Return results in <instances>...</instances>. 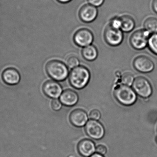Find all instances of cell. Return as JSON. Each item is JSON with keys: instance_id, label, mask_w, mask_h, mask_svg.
<instances>
[{"instance_id": "cell-25", "label": "cell", "mask_w": 157, "mask_h": 157, "mask_svg": "<svg viewBox=\"0 0 157 157\" xmlns=\"http://www.w3.org/2000/svg\"><path fill=\"white\" fill-rule=\"evenodd\" d=\"M96 152L102 155H105L107 152V148L106 147L103 145H98L96 147Z\"/></svg>"}, {"instance_id": "cell-10", "label": "cell", "mask_w": 157, "mask_h": 157, "mask_svg": "<svg viewBox=\"0 0 157 157\" xmlns=\"http://www.w3.org/2000/svg\"><path fill=\"white\" fill-rule=\"evenodd\" d=\"M134 67L138 71L143 73H147L153 70L154 64L151 59L145 56L137 57L133 62Z\"/></svg>"}, {"instance_id": "cell-9", "label": "cell", "mask_w": 157, "mask_h": 157, "mask_svg": "<svg viewBox=\"0 0 157 157\" xmlns=\"http://www.w3.org/2000/svg\"><path fill=\"white\" fill-rule=\"evenodd\" d=\"M94 40V36L91 31L85 28L78 30L74 35V41L77 45L85 47L90 45Z\"/></svg>"}, {"instance_id": "cell-19", "label": "cell", "mask_w": 157, "mask_h": 157, "mask_svg": "<svg viewBox=\"0 0 157 157\" xmlns=\"http://www.w3.org/2000/svg\"><path fill=\"white\" fill-rule=\"evenodd\" d=\"M148 45L150 49L157 55V33L153 34L149 37Z\"/></svg>"}, {"instance_id": "cell-28", "label": "cell", "mask_w": 157, "mask_h": 157, "mask_svg": "<svg viewBox=\"0 0 157 157\" xmlns=\"http://www.w3.org/2000/svg\"><path fill=\"white\" fill-rule=\"evenodd\" d=\"M90 157H104L103 155L98 153H93L92 155H91Z\"/></svg>"}, {"instance_id": "cell-16", "label": "cell", "mask_w": 157, "mask_h": 157, "mask_svg": "<svg viewBox=\"0 0 157 157\" xmlns=\"http://www.w3.org/2000/svg\"><path fill=\"white\" fill-rule=\"evenodd\" d=\"M121 27L123 32L128 33L133 30L135 26V22L133 18L128 15H123L120 17Z\"/></svg>"}, {"instance_id": "cell-29", "label": "cell", "mask_w": 157, "mask_h": 157, "mask_svg": "<svg viewBox=\"0 0 157 157\" xmlns=\"http://www.w3.org/2000/svg\"><path fill=\"white\" fill-rule=\"evenodd\" d=\"M56 1L59 3H67L71 1V0H56Z\"/></svg>"}, {"instance_id": "cell-4", "label": "cell", "mask_w": 157, "mask_h": 157, "mask_svg": "<svg viewBox=\"0 0 157 157\" xmlns=\"http://www.w3.org/2000/svg\"><path fill=\"white\" fill-rule=\"evenodd\" d=\"M132 86L135 92L143 98H148L152 94L151 85L149 81L144 77H137L134 80Z\"/></svg>"}, {"instance_id": "cell-30", "label": "cell", "mask_w": 157, "mask_h": 157, "mask_svg": "<svg viewBox=\"0 0 157 157\" xmlns=\"http://www.w3.org/2000/svg\"><path fill=\"white\" fill-rule=\"evenodd\" d=\"M156 142H157V138H156Z\"/></svg>"}, {"instance_id": "cell-13", "label": "cell", "mask_w": 157, "mask_h": 157, "mask_svg": "<svg viewBox=\"0 0 157 157\" xmlns=\"http://www.w3.org/2000/svg\"><path fill=\"white\" fill-rule=\"evenodd\" d=\"M69 119L72 125L78 127H81L85 125L88 122V115L82 109H76L71 112Z\"/></svg>"}, {"instance_id": "cell-17", "label": "cell", "mask_w": 157, "mask_h": 157, "mask_svg": "<svg viewBox=\"0 0 157 157\" xmlns=\"http://www.w3.org/2000/svg\"><path fill=\"white\" fill-rule=\"evenodd\" d=\"M82 55L84 58L88 61H93L97 58L98 51L93 45H90L85 47L82 50Z\"/></svg>"}, {"instance_id": "cell-1", "label": "cell", "mask_w": 157, "mask_h": 157, "mask_svg": "<svg viewBox=\"0 0 157 157\" xmlns=\"http://www.w3.org/2000/svg\"><path fill=\"white\" fill-rule=\"evenodd\" d=\"M90 73L84 66H78L71 70L69 74V82L76 89H83L89 83Z\"/></svg>"}, {"instance_id": "cell-14", "label": "cell", "mask_w": 157, "mask_h": 157, "mask_svg": "<svg viewBox=\"0 0 157 157\" xmlns=\"http://www.w3.org/2000/svg\"><path fill=\"white\" fill-rule=\"evenodd\" d=\"M96 147L94 142L90 139L82 140L78 145V151L83 157H90L94 153Z\"/></svg>"}, {"instance_id": "cell-3", "label": "cell", "mask_w": 157, "mask_h": 157, "mask_svg": "<svg viewBox=\"0 0 157 157\" xmlns=\"http://www.w3.org/2000/svg\"><path fill=\"white\" fill-rule=\"evenodd\" d=\"M114 94L120 103L126 106L134 104L137 100L136 94L134 90L124 84L118 85L115 89Z\"/></svg>"}, {"instance_id": "cell-15", "label": "cell", "mask_w": 157, "mask_h": 157, "mask_svg": "<svg viewBox=\"0 0 157 157\" xmlns=\"http://www.w3.org/2000/svg\"><path fill=\"white\" fill-rule=\"evenodd\" d=\"M59 101L64 105L73 106L78 102V95L76 92L72 90H66L60 95Z\"/></svg>"}, {"instance_id": "cell-11", "label": "cell", "mask_w": 157, "mask_h": 157, "mask_svg": "<svg viewBox=\"0 0 157 157\" xmlns=\"http://www.w3.org/2000/svg\"><path fill=\"white\" fill-rule=\"evenodd\" d=\"M2 80L6 84L15 85L20 82L21 79L20 72L16 69L10 67L4 70L2 74Z\"/></svg>"}, {"instance_id": "cell-20", "label": "cell", "mask_w": 157, "mask_h": 157, "mask_svg": "<svg viewBox=\"0 0 157 157\" xmlns=\"http://www.w3.org/2000/svg\"><path fill=\"white\" fill-rule=\"evenodd\" d=\"M79 59L74 55H70L67 57L66 59L67 66L70 68H74L79 65Z\"/></svg>"}, {"instance_id": "cell-26", "label": "cell", "mask_w": 157, "mask_h": 157, "mask_svg": "<svg viewBox=\"0 0 157 157\" xmlns=\"http://www.w3.org/2000/svg\"><path fill=\"white\" fill-rule=\"evenodd\" d=\"M89 4L95 7H99L103 3L104 0H87Z\"/></svg>"}, {"instance_id": "cell-8", "label": "cell", "mask_w": 157, "mask_h": 157, "mask_svg": "<svg viewBox=\"0 0 157 157\" xmlns=\"http://www.w3.org/2000/svg\"><path fill=\"white\" fill-rule=\"evenodd\" d=\"M43 91L48 97L53 99H57L60 97L62 93V86L55 80H48L43 84Z\"/></svg>"}, {"instance_id": "cell-7", "label": "cell", "mask_w": 157, "mask_h": 157, "mask_svg": "<svg viewBox=\"0 0 157 157\" xmlns=\"http://www.w3.org/2000/svg\"><path fill=\"white\" fill-rule=\"evenodd\" d=\"M104 37L106 43L112 46H117L121 44L123 40V34L121 29L109 25L105 29Z\"/></svg>"}, {"instance_id": "cell-2", "label": "cell", "mask_w": 157, "mask_h": 157, "mask_svg": "<svg viewBox=\"0 0 157 157\" xmlns=\"http://www.w3.org/2000/svg\"><path fill=\"white\" fill-rule=\"evenodd\" d=\"M45 70L48 76L56 81L65 80L68 76L67 67L60 60L54 59L48 61L46 65Z\"/></svg>"}, {"instance_id": "cell-21", "label": "cell", "mask_w": 157, "mask_h": 157, "mask_svg": "<svg viewBox=\"0 0 157 157\" xmlns=\"http://www.w3.org/2000/svg\"><path fill=\"white\" fill-rule=\"evenodd\" d=\"M134 80V76L129 72H125L122 75L121 78L122 83L128 86L132 85Z\"/></svg>"}, {"instance_id": "cell-27", "label": "cell", "mask_w": 157, "mask_h": 157, "mask_svg": "<svg viewBox=\"0 0 157 157\" xmlns=\"http://www.w3.org/2000/svg\"><path fill=\"white\" fill-rule=\"evenodd\" d=\"M152 7L154 12L157 13V0L152 1Z\"/></svg>"}, {"instance_id": "cell-6", "label": "cell", "mask_w": 157, "mask_h": 157, "mask_svg": "<svg viewBox=\"0 0 157 157\" xmlns=\"http://www.w3.org/2000/svg\"><path fill=\"white\" fill-rule=\"evenodd\" d=\"M85 132L91 138L100 140L104 136V127L100 122L97 120H89L85 124Z\"/></svg>"}, {"instance_id": "cell-23", "label": "cell", "mask_w": 157, "mask_h": 157, "mask_svg": "<svg viewBox=\"0 0 157 157\" xmlns=\"http://www.w3.org/2000/svg\"><path fill=\"white\" fill-rule=\"evenodd\" d=\"M101 117V112L97 110L94 109L91 111L90 114V118L93 120H98L100 119Z\"/></svg>"}, {"instance_id": "cell-18", "label": "cell", "mask_w": 157, "mask_h": 157, "mask_svg": "<svg viewBox=\"0 0 157 157\" xmlns=\"http://www.w3.org/2000/svg\"><path fill=\"white\" fill-rule=\"evenodd\" d=\"M144 27L149 34L157 33V19L152 17L147 18L144 22Z\"/></svg>"}, {"instance_id": "cell-12", "label": "cell", "mask_w": 157, "mask_h": 157, "mask_svg": "<svg viewBox=\"0 0 157 157\" xmlns=\"http://www.w3.org/2000/svg\"><path fill=\"white\" fill-rule=\"evenodd\" d=\"M98 14V10L96 7L86 4L81 8L79 11L80 18L82 21L86 23L91 22L94 21Z\"/></svg>"}, {"instance_id": "cell-22", "label": "cell", "mask_w": 157, "mask_h": 157, "mask_svg": "<svg viewBox=\"0 0 157 157\" xmlns=\"http://www.w3.org/2000/svg\"><path fill=\"white\" fill-rule=\"evenodd\" d=\"M51 106L53 110L56 111H58L60 110L62 107V103L59 100L55 99L51 102Z\"/></svg>"}, {"instance_id": "cell-5", "label": "cell", "mask_w": 157, "mask_h": 157, "mask_svg": "<svg viewBox=\"0 0 157 157\" xmlns=\"http://www.w3.org/2000/svg\"><path fill=\"white\" fill-rule=\"evenodd\" d=\"M149 34L146 30H139L134 32L130 36L131 46L137 50L144 49L148 45Z\"/></svg>"}, {"instance_id": "cell-24", "label": "cell", "mask_w": 157, "mask_h": 157, "mask_svg": "<svg viewBox=\"0 0 157 157\" xmlns=\"http://www.w3.org/2000/svg\"><path fill=\"white\" fill-rule=\"evenodd\" d=\"M110 25L114 28L120 29L121 27V22H120V18H114L111 21Z\"/></svg>"}]
</instances>
